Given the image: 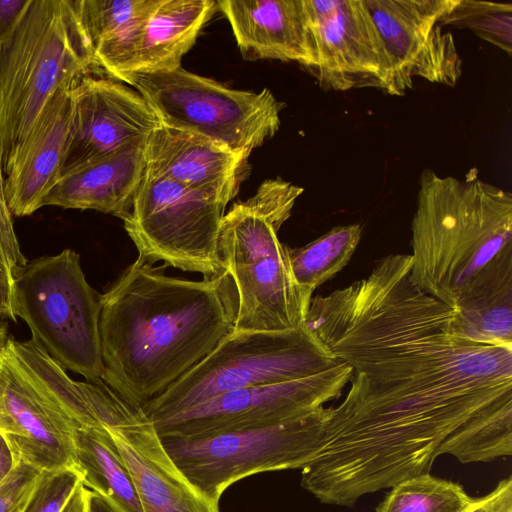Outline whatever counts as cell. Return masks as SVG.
<instances>
[{
    "mask_svg": "<svg viewBox=\"0 0 512 512\" xmlns=\"http://www.w3.org/2000/svg\"><path fill=\"white\" fill-rule=\"evenodd\" d=\"M410 278L459 315L467 336L512 348V195L471 170L425 169L411 223Z\"/></svg>",
    "mask_w": 512,
    "mask_h": 512,
    "instance_id": "cell-1",
    "label": "cell"
},
{
    "mask_svg": "<svg viewBox=\"0 0 512 512\" xmlns=\"http://www.w3.org/2000/svg\"><path fill=\"white\" fill-rule=\"evenodd\" d=\"M139 257L101 294V380L139 407L235 330L237 290L224 269L195 281Z\"/></svg>",
    "mask_w": 512,
    "mask_h": 512,
    "instance_id": "cell-2",
    "label": "cell"
},
{
    "mask_svg": "<svg viewBox=\"0 0 512 512\" xmlns=\"http://www.w3.org/2000/svg\"><path fill=\"white\" fill-rule=\"evenodd\" d=\"M303 191L281 178L267 179L223 216L218 250L237 290L235 331H286L304 325L313 294L297 284L289 247L278 238Z\"/></svg>",
    "mask_w": 512,
    "mask_h": 512,
    "instance_id": "cell-3",
    "label": "cell"
},
{
    "mask_svg": "<svg viewBox=\"0 0 512 512\" xmlns=\"http://www.w3.org/2000/svg\"><path fill=\"white\" fill-rule=\"evenodd\" d=\"M95 65L75 0L27 1L0 38L2 169L54 93Z\"/></svg>",
    "mask_w": 512,
    "mask_h": 512,
    "instance_id": "cell-4",
    "label": "cell"
},
{
    "mask_svg": "<svg viewBox=\"0 0 512 512\" xmlns=\"http://www.w3.org/2000/svg\"><path fill=\"white\" fill-rule=\"evenodd\" d=\"M338 362L305 324L286 331L234 330L142 409L155 422L228 392L305 378Z\"/></svg>",
    "mask_w": 512,
    "mask_h": 512,
    "instance_id": "cell-5",
    "label": "cell"
},
{
    "mask_svg": "<svg viewBox=\"0 0 512 512\" xmlns=\"http://www.w3.org/2000/svg\"><path fill=\"white\" fill-rule=\"evenodd\" d=\"M12 303L53 360L86 381L101 379V294L87 282L78 253L64 249L26 263L13 281Z\"/></svg>",
    "mask_w": 512,
    "mask_h": 512,
    "instance_id": "cell-6",
    "label": "cell"
},
{
    "mask_svg": "<svg viewBox=\"0 0 512 512\" xmlns=\"http://www.w3.org/2000/svg\"><path fill=\"white\" fill-rule=\"evenodd\" d=\"M118 81L135 88L161 124L249 153L275 135L285 106L267 88L259 93L232 89L182 67L130 73Z\"/></svg>",
    "mask_w": 512,
    "mask_h": 512,
    "instance_id": "cell-7",
    "label": "cell"
},
{
    "mask_svg": "<svg viewBox=\"0 0 512 512\" xmlns=\"http://www.w3.org/2000/svg\"><path fill=\"white\" fill-rule=\"evenodd\" d=\"M327 416L321 407L273 426L199 438L160 437L185 477L219 503L227 488L248 476L305 468L321 449Z\"/></svg>",
    "mask_w": 512,
    "mask_h": 512,
    "instance_id": "cell-8",
    "label": "cell"
},
{
    "mask_svg": "<svg viewBox=\"0 0 512 512\" xmlns=\"http://www.w3.org/2000/svg\"><path fill=\"white\" fill-rule=\"evenodd\" d=\"M226 205L145 170L124 228L138 257L204 277L224 270L218 250Z\"/></svg>",
    "mask_w": 512,
    "mask_h": 512,
    "instance_id": "cell-9",
    "label": "cell"
},
{
    "mask_svg": "<svg viewBox=\"0 0 512 512\" xmlns=\"http://www.w3.org/2000/svg\"><path fill=\"white\" fill-rule=\"evenodd\" d=\"M351 377V367L339 361L305 378L228 392L153 423L159 435L183 438L273 426L339 398Z\"/></svg>",
    "mask_w": 512,
    "mask_h": 512,
    "instance_id": "cell-10",
    "label": "cell"
},
{
    "mask_svg": "<svg viewBox=\"0 0 512 512\" xmlns=\"http://www.w3.org/2000/svg\"><path fill=\"white\" fill-rule=\"evenodd\" d=\"M93 411L128 469L143 512H220L180 471L165 449L153 421L101 382Z\"/></svg>",
    "mask_w": 512,
    "mask_h": 512,
    "instance_id": "cell-11",
    "label": "cell"
},
{
    "mask_svg": "<svg viewBox=\"0 0 512 512\" xmlns=\"http://www.w3.org/2000/svg\"><path fill=\"white\" fill-rule=\"evenodd\" d=\"M312 58L306 68L332 91L376 88L394 96L393 72L364 0H303Z\"/></svg>",
    "mask_w": 512,
    "mask_h": 512,
    "instance_id": "cell-12",
    "label": "cell"
},
{
    "mask_svg": "<svg viewBox=\"0 0 512 512\" xmlns=\"http://www.w3.org/2000/svg\"><path fill=\"white\" fill-rule=\"evenodd\" d=\"M77 429L8 338L0 351V433L16 462L41 471L76 467Z\"/></svg>",
    "mask_w": 512,
    "mask_h": 512,
    "instance_id": "cell-13",
    "label": "cell"
},
{
    "mask_svg": "<svg viewBox=\"0 0 512 512\" xmlns=\"http://www.w3.org/2000/svg\"><path fill=\"white\" fill-rule=\"evenodd\" d=\"M456 0H364L393 72L394 96L413 87V78L454 87L462 59L442 17Z\"/></svg>",
    "mask_w": 512,
    "mask_h": 512,
    "instance_id": "cell-14",
    "label": "cell"
},
{
    "mask_svg": "<svg viewBox=\"0 0 512 512\" xmlns=\"http://www.w3.org/2000/svg\"><path fill=\"white\" fill-rule=\"evenodd\" d=\"M72 89L73 128L62 175L145 139L160 124L146 100L121 81L84 75Z\"/></svg>",
    "mask_w": 512,
    "mask_h": 512,
    "instance_id": "cell-15",
    "label": "cell"
},
{
    "mask_svg": "<svg viewBox=\"0 0 512 512\" xmlns=\"http://www.w3.org/2000/svg\"><path fill=\"white\" fill-rule=\"evenodd\" d=\"M216 11L213 0H159L145 19L94 49L96 64L115 80L177 69Z\"/></svg>",
    "mask_w": 512,
    "mask_h": 512,
    "instance_id": "cell-16",
    "label": "cell"
},
{
    "mask_svg": "<svg viewBox=\"0 0 512 512\" xmlns=\"http://www.w3.org/2000/svg\"><path fill=\"white\" fill-rule=\"evenodd\" d=\"M73 85L60 87L47 101L3 167L5 198L15 216H28L43 207L61 178L72 136Z\"/></svg>",
    "mask_w": 512,
    "mask_h": 512,
    "instance_id": "cell-17",
    "label": "cell"
},
{
    "mask_svg": "<svg viewBox=\"0 0 512 512\" xmlns=\"http://www.w3.org/2000/svg\"><path fill=\"white\" fill-rule=\"evenodd\" d=\"M251 153L203 135L159 124L146 138V171L227 206L249 172Z\"/></svg>",
    "mask_w": 512,
    "mask_h": 512,
    "instance_id": "cell-18",
    "label": "cell"
},
{
    "mask_svg": "<svg viewBox=\"0 0 512 512\" xmlns=\"http://www.w3.org/2000/svg\"><path fill=\"white\" fill-rule=\"evenodd\" d=\"M216 4L245 57L295 61L304 68L311 63L303 0H221Z\"/></svg>",
    "mask_w": 512,
    "mask_h": 512,
    "instance_id": "cell-19",
    "label": "cell"
},
{
    "mask_svg": "<svg viewBox=\"0 0 512 512\" xmlns=\"http://www.w3.org/2000/svg\"><path fill=\"white\" fill-rule=\"evenodd\" d=\"M146 138L62 175L43 205L96 210L124 220L145 174Z\"/></svg>",
    "mask_w": 512,
    "mask_h": 512,
    "instance_id": "cell-20",
    "label": "cell"
},
{
    "mask_svg": "<svg viewBox=\"0 0 512 512\" xmlns=\"http://www.w3.org/2000/svg\"><path fill=\"white\" fill-rule=\"evenodd\" d=\"M76 468L83 485L115 512H143L131 475L103 426L75 434Z\"/></svg>",
    "mask_w": 512,
    "mask_h": 512,
    "instance_id": "cell-21",
    "label": "cell"
},
{
    "mask_svg": "<svg viewBox=\"0 0 512 512\" xmlns=\"http://www.w3.org/2000/svg\"><path fill=\"white\" fill-rule=\"evenodd\" d=\"M449 454L462 463L490 462L512 454V404L485 410L452 431L438 456Z\"/></svg>",
    "mask_w": 512,
    "mask_h": 512,
    "instance_id": "cell-22",
    "label": "cell"
},
{
    "mask_svg": "<svg viewBox=\"0 0 512 512\" xmlns=\"http://www.w3.org/2000/svg\"><path fill=\"white\" fill-rule=\"evenodd\" d=\"M361 236L360 224L339 225L302 247H289V262L297 284L313 294L348 264Z\"/></svg>",
    "mask_w": 512,
    "mask_h": 512,
    "instance_id": "cell-23",
    "label": "cell"
},
{
    "mask_svg": "<svg viewBox=\"0 0 512 512\" xmlns=\"http://www.w3.org/2000/svg\"><path fill=\"white\" fill-rule=\"evenodd\" d=\"M473 500L460 484L425 473L394 485L376 512H463Z\"/></svg>",
    "mask_w": 512,
    "mask_h": 512,
    "instance_id": "cell-24",
    "label": "cell"
},
{
    "mask_svg": "<svg viewBox=\"0 0 512 512\" xmlns=\"http://www.w3.org/2000/svg\"><path fill=\"white\" fill-rule=\"evenodd\" d=\"M159 0H75L93 50L145 19Z\"/></svg>",
    "mask_w": 512,
    "mask_h": 512,
    "instance_id": "cell-25",
    "label": "cell"
},
{
    "mask_svg": "<svg viewBox=\"0 0 512 512\" xmlns=\"http://www.w3.org/2000/svg\"><path fill=\"white\" fill-rule=\"evenodd\" d=\"M442 26L469 29L508 56L512 54V4L478 0H456L442 17Z\"/></svg>",
    "mask_w": 512,
    "mask_h": 512,
    "instance_id": "cell-26",
    "label": "cell"
},
{
    "mask_svg": "<svg viewBox=\"0 0 512 512\" xmlns=\"http://www.w3.org/2000/svg\"><path fill=\"white\" fill-rule=\"evenodd\" d=\"M81 482L76 467L42 471L22 512H62Z\"/></svg>",
    "mask_w": 512,
    "mask_h": 512,
    "instance_id": "cell-27",
    "label": "cell"
},
{
    "mask_svg": "<svg viewBox=\"0 0 512 512\" xmlns=\"http://www.w3.org/2000/svg\"><path fill=\"white\" fill-rule=\"evenodd\" d=\"M2 172L0 156V276L12 287L13 281L27 261L14 231L11 212L5 198Z\"/></svg>",
    "mask_w": 512,
    "mask_h": 512,
    "instance_id": "cell-28",
    "label": "cell"
},
{
    "mask_svg": "<svg viewBox=\"0 0 512 512\" xmlns=\"http://www.w3.org/2000/svg\"><path fill=\"white\" fill-rule=\"evenodd\" d=\"M41 470L19 462L0 484V512H22Z\"/></svg>",
    "mask_w": 512,
    "mask_h": 512,
    "instance_id": "cell-29",
    "label": "cell"
},
{
    "mask_svg": "<svg viewBox=\"0 0 512 512\" xmlns=\"http://www.w3.org/2000/svg\"><path fill=\"white\" fill-rule=\"evenodd\" d=\"M463 512H512V479L501 480L489 494L474 498Z\"/></svg>",
    "mask_w": 512,
    "mask_h": 512,
    "instance_id": "cell-30",
    "label": "cell"
},
{
    "mask_svg": "<svg viewBox=\"0 0 512 512\" xmlns=\"http://www.w3.org/2000/svg\"><path fill=\"white\" fill-rule=\"evenodd\" d=\"M28 0H0V38L14 25Z\"/></svg>",
    "mask_w": 512,
    "mask_h": 512,
    "instance_id": "cell-31",
    "label": "cell"
},
{
    "mask_svg": "<svg viewBox=\"0 0 512 512\" xmlns=\"http://www.w3.org/2000/svg\"><path fill=\"white\" fill-rule=\"evenodd\" d=\"M17 464L4 436L0 433V484Z\"/></svg>",
    "mask_w": 512,
    "mask_h": 512,
    "instance_id": "cell-32",
    "label": "cell"
},
{
    "mask_svg": "<svg viewBox=\"0 0 512 512\" xmlns=\"http://www.w3.org/2000/svg\"><path fill=\"white\" fill-rule=\"evenodd\" d=\"M89 490L81 482L62 512H88Z\"/></svg>",
    "mask_w": 512,
    "mask_h": 512,
    "instance_id": "cell-33",
    "label": "cell"
},
{
    "mask_svg": "<svg viewBox=\"0 0 512 512\" xmlns=\"http://www.w3.org/2000/svg\"><path fill=\"white\" fill-rule=\"evenodd\" d=\"M1 315L16 321L13 312L12 287L0 276V316Z\"/></svg>",
    "mask_w": 512,
    "mask_h": 512,
    "instance_id": "cell-34",
    "label": "cell"
},
{
    "mask_svg": "<svg viewBox=\"0 0 512 512\" xmlns=\"http://www.w3.org/2000/svg\"><path fill=\"white\" fill-rule=\"evenodd\" d=\"M88 512H115L101 498L89 490Z\"/></svg>",
    "mask_w": 512,
    "mask_h": 512,
    "instance_id": "cell-35",
    "label": "cell"
},
{
    "mask_svg": "<svg viewBox=\"0 0 512 512\" xmlns=\"http://www.w3.org/2000/svg\"><path fill=\"white\" fill-rule=\"evenodd\" d=\"M8 338H9V335H8L7 325L4 322L0 321V351L6 344Z\"/></svg>",
    "mask_w": 512,
    "mask_h": 512,
    "instance_id": "cell-36",
    "label": "cell"
}]
</instances>
